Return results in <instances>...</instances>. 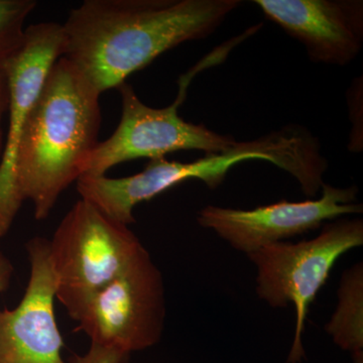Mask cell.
I'll use <instances>...</instances> for the list:
<instances>
[{
    "instance_id": "cell-1",
    "label": "cell",
    "mask_w": 363,
    "mask_h": 363,
    "mask_svg": "<svg viewBox=\"0 0 363 363\" xmlns=\"http://www.w3.org/2000/svg\"><path fill=\"white\" fill-rule=\"evenodd\" d=\"M238 0H85L64 25L62 58L98 94L162 54L211 35Z\"/></svg>"
},
{
    "instance_id": "cell-2",
    "label": "cell",
    "mask_w": 363,
    "mask_h": 363,
    "mask_svg": "<svg viewBox=\"0 0 363 363\" xmlns=\"http://www.w3.org/2000/svg\"><path fill=\"white\" fill-rule=\"evenodd\" d=\"M100 94L65 58L52 67L26 119L16 160V187L37 220L49 217L81 177V164L99 143Z\"/></svg>"
},
{
    "instance_id": "cell-3",
    "label": "cell",
    "mask_w": 363,
    "mask_h": 363,
    "mask_svg": "<svg viewBox=\"0 0 363 363\" xmlns=\"http://www.w3.org/2000/svg\"><path fill=\"white\" fill-rule=\"evenodd\" d=\"M301 159V143L292 130H283L250 142H238L219 154L206 155L191 162L150 160L143 171L124 178L85 175L78 179L81 199L96 207L112 220L130 226L135 223L133 209L140 203L150 201L179 184L188 180L204 182L216 189L233 167L240 162L259 160L272 162L286 173L297 169Z\"/></svg>"
},
{
    "instance_id": "cell-4",
    "label": "cell",
    "mask_w": 363,
    "mask_h": 363,
    "mask_svg": "<svg viewBox=\"0 0 363 363\" xmlns=\"http://www.w3.org/2000/svg\"><path fill=\"white\" fill-rule=\"evenodd\" d=\"M145 252L130 227L78 200L49 240L57 300L77 321L91 298Z\"/></svg>"
},
{
    "instance_id": "cell-5",
    "label": "cell",
    "mask_w": 363,
    "mask_h": 363,
    "mask_svg": "<svg viewBox=\"0 0 363 363\" xmlns=\"http://www.w3.org/2000/svg\"><path fill=\"white\" fill-rule=\"evenodd\" d=\"M362 245V219H339L325 224L314 240L281 241L248 255L257 269L259 297L272 308L295 307V337L286 363L304 357L306 318L332 269L344 253Z\"/></svg>"
},
{
    "instance_id": "cell-6",
    "label": "cell",
    "mask_w": 363,
    "mask_h": 363,
    "mask_svg": "<svg viewBox=\"0 0 363 363\" xmlns=\"http://www.w3.org/2000/svg\"><path fill=\"white\" fill-rule=\"evenodd\" d=\"M192 77L183 76L175 102L164 108L143 104L133 86L117 88L121 96V118L116 131L98 143L81 164V177L104 176L117 164L138 159L156 160L179 150H202L206 155L225 152L236 145L231 135L187 123L178 113Z\"/></svg>"
},
{
    "instance_id": "cell-7",
    "label": "cell",
    "mask_w": 363,
    "mask_h": 363,
    "mask_svg": "<svg viewBox=\"0 0 363 363\" xmlns=\"http://www.w3.org/2000/svg\"><path fill=\"white\" fill-rule=\"evenodd\" d=\"M164 320V279L147 252L91 298L76 322L91 344L130 355L160 342Z\"/></svg>"
},
{
    "instance_id": "cell-8",
    "label": "cell",
    "mask_w": 363,
    "mask_h": 363,
    "mask_svg": "<svg viewBox=\"0 0 363 363\" xmlns=\"http://www.w3.org/2000/svg\"><path fill=\"white\" fill-rule=\"evenodd\" d=\"M357 187L322 185L317 200L274 204L252 210L206 206L198 213V223L218 234L238 252L252 255L262 248L315 230L325 221L348 214H362V204L355 202Z\"/></svg>"
},
{
    "instance_id": "cell-9",
    "label": "cell",
    "mask_w": 363,
    "mask_h": 363,
    "mask_svg": "<svg viewBox=\"0 0 363 363\" xmlns=\"http://www.w3.org/2000/svg\"><path fill=\"white\" fill-rule=\"evenodd\" d=\"M62 25L54 21L26 28L23 44L1 70L9 84V130L0 161V238L6 236L23 201L16 187V160L21 133L52 67L63 56Z\"/></svg>"
},
{
    "instance_id": "cell-10",
    "label": "cell",
    "mask_w": 363,
    "mask_h": 363,
    "mask_svg": "<svg viewBox=\"0 0 363 363\" xmlns=\"http://www.w3.org/2000/svg\"><path fill=\"white\" fill-rule=\"evenodd\" d=\"M26 252L30 274L25 294L13 309L0 308V363H67L55 316L56 281L49 240L32 238Z\"/></svg>"
},
{
    "instance_id": "cell-11",
    "label": "cell",
    "mask_w": 363,
    "mask_h": 363,
    "mask_svg": "<svg viewBox=\"0 0 363 363\" xmlns=\"http://www.w3.org/2000/svg\"><path fill=\"white\" fill-rule=\"evenodd\" d=\"M255 4L302 43L315 63L347 65L362 50V0H255Z\"/></svg>"
},
{
    "instance_id": "cell-12",
    "label": "cell",
    "mask_w": 363,
    "mask_h": 363,
    "mask_svg": "<svg viewBox=\"0 0 363 363\" xmlns=\"http://www.w3.org/2000/svg\"><path fill=\"white\" fill-rule=\"evenodd\" d=\"M341 350L363 363V269L355 264L344 272L338 290V305L325 327Z\"/></svg>"
},
{
    "instance_id": "cell-13",
    "label": "cell",
    "mask_w": 363,
    "mask_h": 363,
    "mask_svg": "<svg viewBox=\"0 0 363 363\" xmlns=\"http://www.w3.org/2000/svg\"><path fill=\"white\" fill-rule=\"evenodd\" d=\"M35 0H0V68L20 49Z\"/></svg>"
},
{
    "instance_id": "cell-14",
    "label": "cell",
    "mask_w": 363,
    "mask_h": 363,
    "mask_svg": "<svg viewBox=\"0 0 363 363\" xmlns=\"http://www.w3.org/2000/svg\"><path fill=\"white\" fill-rule=\"evenodd\" d=\"M130 355L91 344L84 355H75L70 363H128Z\"/></svg>"
},
{
    "instance_id": "cell-15",
    "label": "cell",
    "mask_w": 363,
    "mask_h": 363,
    "mask_svg": "<svg viewBox=\"0 0 363 363\" xmlns=\"http://www.w3.org/2000/svg\"><path fill=\"white\" fill-rule=\"evenodd\" d=\"M9 84L4 72L0 69V161H1L2 155H4V143H6V136L4 130V118L9 109Z\"/></svg>"
},
{
    "instance_id": "cell-16",
    "label": "cell",
    "mask_w": 363,
    "mask_h": 363,
    "mask_svg": "<svg viewBox=\"0 0 363 363\" xmlns=\"http://www.w3.org/2000/svg\"><path fill=\"white\" fill-rule=\"evenodd\" d=\"M13 266L4 253L0 252V293L4 292L11 285L13 276Z\"/></svg>"
}]
</instances>
